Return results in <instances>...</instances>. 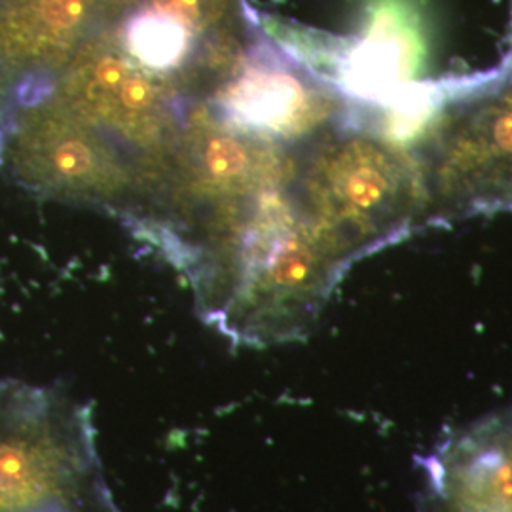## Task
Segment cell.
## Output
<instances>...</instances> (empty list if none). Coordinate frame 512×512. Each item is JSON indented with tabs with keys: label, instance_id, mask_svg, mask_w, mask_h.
Segmentation results:
<instances>
[{
	"label": "cell",
	"instance_id": "cell-5",
	"mask_svg": "<svg viewBox=\"0 0 512 512\" xmlns=\"http://www.w3.org/2000/svg\"><path fill=\"white\" fill-rule=\"evenodd\" d=\"M507 73L512 74V52H511V61H509V69H507Z\"/></svg>",
	"mask_w": 512,
	"mask_h": 512
},
{
	"label": "cell",
	"instance_id": "cell-2",
	"mask_svg": "<svg viewBox=\"0 0 512 512\" xmlns=\"http://www.w3.org/2000/svg\"><path fill=\"white\" fill-rule=\"evenodd\" d=\"M107 482L92 408L50 385L0 382V512H46Z\"/></svg>",
	"mask_w": 512,
	"mask_h": 512
},
{
	"label": "cell",
	"instance_id": "cell-3",
	"mask_svg": "<svg viewBox=\"0 0 512 512\" xmlns=\"http://www.w3.org/2000/svg\"><path fill=\"white\" fill-rule=\"evenodd\" d=\"M425 219L512 207V74L442 97L412 150Z\"/></svg>",
	"mask_w": 512,
	"mask_h": 512
},
{
	"label": "cell",
	"instance_id": "cell-1",
	"mask_svg": "<svg viewBox=\"0 0 512 512\" xmlns=\"http://www.w3.org/2000/svg\"><path fill=\"white\" fill-rule=\"evenodd\" d=\"M293 192L308 222L351 260L425 219L414 154L348 120L302 143Z\"/></svg>",
	"mask_w": 512,
	"mask_h": 512
},
{
	"label": "cell",
	"instance_id": "cell-4",
	"mask_svg": "<svg viewBox=\"0 0 512 512\" xmlns=\"http://www.w3.org/2000/svg\"><path fill=\"white\" fill-rule=\"evenodd\" d=\"M420 469L418 512H512V406L450 433Z\"/></svg>",
	"mask_w": 512,
	"mask_h": 512
}]
</instances>
